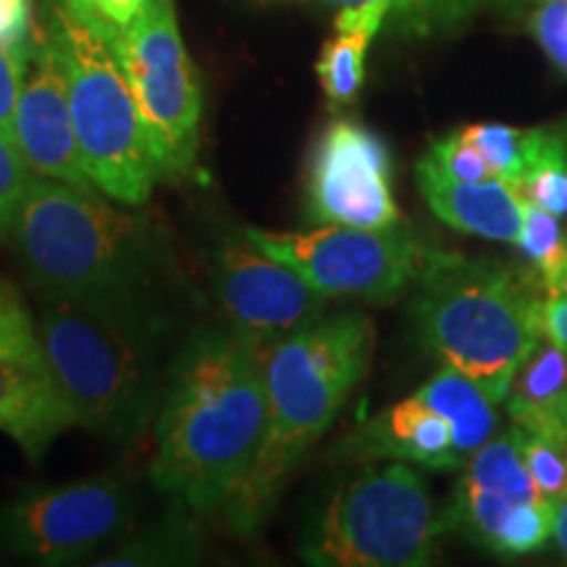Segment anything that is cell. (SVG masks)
Returning <instances> with one entry per match:
<instances>
[{"mask_svg": "<svg viewBox=\"0 0 567 567\" xmlns=\"http://www.w3.org/2000/svg\"><path fill=\"white\" fill-rule=\"evenodd\" d=\"M266 352L229 329L182 347L155 421L153 484L195 513L224 509L266 434Z\"/></svg>", "mask_w": 567, "mask_h": 567, "instance_id": "6da1fadb", "label": "cell"}, {"mask_svg": "<svg viewBox=\"0 0 567 567\" xmlns=\"http://www.w3.org/2000/svg\"><path fill=\"white\" fill-rule=\"evenodd\" d=\"M373 323L363 313L321 316L266 352V434L224 515L255 536L323 431L363 381L373 358Z\"/></svg>", "mask_w": 567, "mask_h": 567, "instance_id": "7a4b0ae2", "label": "cell"}, {"mask_svg": "<svg viewBox=\"0 0 567 567\" xmlns=\"http://www.w3.org/2000/svg\"><path fill=\"white\" fill-rule=\"evenodd\" d=\"M76 425L132 439L151 423L161 381V316L140 297L45 295L38 321Z\"/></svg>", "mask_w": 567, "mask_h": 567, "instance_id": "3957f363", "label": "cell"}, {"mask_svg": "<svg viewBox=\"0 0 567 567\" xmlns=\"http://www.w3.org/2000/svg\"><path fill=\"white\" fill-rule=\"evenodd\" d=\"M538 284L499 260L431 250L413 284L421 342L502 405L517 368L544 339Z\"/></svg>", "mask_w": 567, "mask_h": 567, "instance_id": "277c9868", "label": "cell"}, {"mask_svg": "<svg viewBox=\"0 0 567 567\" xmlns=\"http://www.w3.org/2000/svg\"><path fill=\"white\" fill-rule=\"evenodd\" d=\"M6 234L45 295L140 297L166 255L151 218L42 176L27 184Z\"/></svg>", "mask_w": 567, "mask_h": 567, "instance_id": "5b68a950", "label": "cell"}, {"mask_svg": "<svg viewBox=\"0 0 567 567\" xmlns=\"http://www.w3.org/2000/svg\"><path fill=\"white\" fill-rule=\"evenodd\" d=\"M48 32L66 76L71 118L92 184L97 193L130 208L147 203L158 176L137 101L116 53L63 3L51 9Z\"/></svg>", "mask_w": 567, "mask_h": 567, "instance_id": "8992f818", "label": "cell"}, {"mask_svg": "<svg viewBox=\"0 0 567 567\" xmlns=\"http://www.w3.org/2000/svg\"><path fill=\"white\" fill-rule=\"evenodd\" d=\"M442 534L425 478L394 460L337 486L305 534L302 559L318 567H417L431 563Z\"/></svg>", "mask_w": 567, "mask_h": 567, "instance_id": "52a82bcc", "label": "cell"}, {"mask_svg": "<svg viewBox=\"0 0 567 567\" xmlns=\"http://www.w3.org/2000/svg\"><path fill=\"white\" fill-rule=\"evenodd\" d=\"M105 42L130 80L155 176H187L200 147L203 95L176 24L174 0H151L130 30Z\"/></svg>", "mask_w": 567, "mask_h": 567, "instance_id": "ba28073f", "label": "cell"}, {"mask_svg": "<svg viewBox=\"0 0 567 567\" xmlns=\"http://www.w3.org/2000/svg\"><path fill=\"white\" fill-rule=\"evenodd\" d=\"M247 237L281 264L292 266L326 297L396 300L421 276L431 247L413 234L354 226H316L310 231H266L247 226Z\"/></svg>", "mask_w": 567, "mask_h": 567, "instance_id": "9c48e42d", "label": "cell"}, {"mask_svg": "<svg viewBox=\"0 0 567 567\" xmlns=\"http://www.w3.org/2000/svg\"><path fill=\"white\" fill-rule=\"evenodd\" d=\"M134 494L97 476L32 488L0 509V544L42 565L82 563L132 523Z\"/></svg>", "mask_w": 567, "mask_h": 567, "instance_id": "30bf717a", "label": "cell"}, {"mask_svg": "<svg viewBox=\"0 0 567 567\" xmlns=\"http://www.w3.org/2000/svg\"><path fill=\"white\" fill-rule=\"evenodd\" d=\"M213 281L226 329L260 352L326 316L329 297L292 266L260 250L245 229L221 239Z\"/></svg>", "mask_w": 567, "mask_h": 567, "instance_id": "8fae6325", "label": "cell"}, {"mask_svg": "<svg viewBox=\"0 0 567 567\" xmlns=\"http://www.w3.org/2000/svg\"><path fill=\"white\" fill-rule=\"evenodd\" d=\"M305 213L316 226H400L402 213L392 193V153L384 137L352 118H337L326 126L310 153Z\"/></svg>", "mask_w": 567, "mask_h": 567, "instance_id": "7c38bea8", "label": "cell"}, {"mask_svg": "<svg viewBox=\"0 0 567 567\" xmlns=\"http://www.w3.org/2000/svg\"><path fill=\"white\" fill-rule=\"evenodd\" d=\"M76 425L17 284L0 276V431L40 460Z\"/></svg>", "mask_w": 567, "mask_h": 567, "instance_id": "4fadbf2b", "label": "cell"}, {"mask_svg": "<svg viewBox=\"0 0 567 567\" xmlns=\"http://www.w3.org/2000/svg\"><path fill=\"white\" fill-rule=\"evenodd\" d=\"M13 140L34 176L97 195V187L84 168L71 118L66 76L48 30L32 40V59L19 97Z\"/></svg>", "mask_w": 567, "mask_h": 567, "instance_id": "5bb4252c", "label": "cell"}, {"mask_svg": "<svg viewBox=\"0 0 567 567\" xmlns=\"http://www.w3.org/2000/svg\"><path fill=\"white\" fill-rule=\"evenodd\" d=\"M337 460H408L436 471H457L463 460L457 457L452 429L444 415L431 410L417 396L396 402L371 421L344 436L334 450Z\"/></svg>", "mask_w": 567, "mask_h": 567, "instance_id": "9a60e30c", "label": "cell"}, {"mask_svg": "<svg viewBox=\"0 0 567 567\" xmlns=\"http://www.w3.org/2000/svg\"><path fill=\"white\" fill-rule=\"evenodd\" d=\"M415 179L439 221L473 237L517 245L526 200L509 182L496 176L484 182L455 179L425 155L417 161Z\"/></svg>", "mask_w": 567, "mask_h": 567, "instance_id": "2e32d148", "label": "cell"}, {"mask_svg": "<svg viewBox=\"0 0 567 567\" xmlns=\"http://www.w3.org/2000/svg\"><path fill=\"white\" fill-rule=\"evenodd\" d=\"M505 405L523 431L567 436V352L542 339L517 368Z\"/></svg>", "mask_w": 567, "mask_h": 567, "instance_id": "e0dca14e", "label": "cell"}, {"mask_svg": "<svg viewBox=\"0 0 567 567\" xmlns=\"http://www.w3.org/2000/svg\"><path fill=\"white\" fill-rule=\"evenodd\" d=\"M386 3H363L339 9L334 38L326 40L321 59L316 63L318 82L331 105H350L358 97L365 80V53L384 27L389 24Z\"/></svg>", "mask_w": 567, "mask_h": 567, "instance_id": "ac0fdd59", "label": "cell"}, {"mask_svg": "<svg viewBox=\"0 0 567 567\" xmlns=\"http://www.w3.org/2000/svg\"><path fill=\"white\" fill-rule=\"evenodd\" d=\"M415 396L425 402L431 410L446 417L452 429V442H455L457 457L463 465L484 446L488 439L496 436V402L481 389L471 375L444 365L442 371L431 375L425 384L417 389Z\"/></svg>", "mask_w": 567, "mask_h": 567, "instance_id": "d6986e66", "label": "cell"}, {"mask_svg": "<svg viewBox=\"0 0 567 567\" xmlns=\"http://www.w3.org/2000/svg\"><path fill=\"white\" fill-rule=\"evenodd\" d=\"M200 555V530L189 517L172 515L122 544L101 565H189Z\"/></svg>", "mask_w": 567, "mask_h": 567, "instance_id": "ffe728a7", "label": "cell"}, {"mask_svg": "<svg viewBox=\"0 0 567 567\" xmlns=\"http://www.w3.org/2000/svg\"><path fill=\"white\" fill-rule=\"evenodd\" d=\"M463 134L484 153L496 179H505L517 189V182L526 176L538 147L547 137V124L528 126V130L505 124H473L465 126Z\"/></svg>", "mask_w": 567, "mask_h": 567, "instance_id": "44dd1931", "label": "cell"}, {"mask_svg": "<svg viewBox=\"0 0 567 567\" xmlns=\"http://www.w3.org/2000/svg\"><path fill=\"white\" fill-rule=\"evenodd\" d=\"M517 193L523 200L567 218V122L547 124V137L526 176L517 182Z\"/></svg>", "mask_w": 567, "mask_h": 567, "instance_id": "7402d4cb", "label": "cell"}, {"mask_svg": "<svg viewBox=\"0 0 567 567\" xmlns=\"http://www.w3.org/2000/svg\"><path fill=\"white\" fill-rule=\"evenodd\" d=\"M517 245L526 252V258L536 266L538 281L544 292L551 287L567 264V231L559 224V216L544 210L542 205L528 203L523 205V224Z\"/></svg>", "mask_w": 567, "mask_h": 567, "instance_id": "603a6c76", "label": "cell"}, {"mask_svg": "<svg viewBox=\"0 0 567 567\" xmlns=\"http://www.w3.org/2000/svg\"><path fill=\"white\" fill-rule=\"evenodd\" d=\"M316 3L339 6V9L363 3H386L389 11H392L389 21L396 19L413 32H431L467 17L476 9L478 0H316Z\"/></svg>", "mask_w": 567, "mask_h": 567, "instance_id": "cb8c5ba5", "label": "cell"}, {"mask_svg": "<svg viewBox=\"0 0 567 567\" xmlns=\"http://www.w3.org/2000/svg\"><path fill=\"white\" fill-rule=\"evenodd\" d=\"M520 429V425H517ZM523 452L538 494L549 502H559L567 494V436L534 434L523 431Z\"/></svg>", "mask_w": 567, "mask_h": 567, "instance_id": "d4e9b609", "label": "cell"}, {"mask_svg": "<svg viewBox=\"0 0 567 567\" xmlns=\"http://www.w3.org/2000/svg\"><path fill=\"white\" fill-rule=\"evenodd\" d=\"M147 3L151 0H63L71 17L95 30L103 40H113L130 30L145 13Z\"/></svg>", "mask_w": 567, "mask_h": 567, "instance_id": "484cf974", "label": "cell"}, {"mask_svg": "<svg viewBox=\"0 0 567 567\" xmlns=\"http://www.w3.org/2000/svg\"><path fill=\"white\" fill-rule=\"evenodd\" d=\"M425 158H431L439 168H442V172L463 182H484L494 176L484 158V153H481L478 147L465 137L463 130L431 142Z\"/></svg>", "mask_w": 567, "mask_h": 567, "instance_id": "4316f807", "label": "cell"}, {"mask_svg": "<svg viewBox=\"0 0 567 567\" xmlns=\"http://www.w3.org/2000/svg\"><path fill=\"white\" fill-rule=\"evenodd\" d=\"M30 59L32 40L17 42V45H0V130L9 132L11 137Z\"/></svg>", "mask_w": 567, "mask_h": 567, "instance_id": "83f0119b", "label": "cell"}, {"mask_svg": "<svg viewBox=\"0 0 567 567\" xmlns=\"http://www.w3.org/2000/svg\"><path fill=\"white\" fill-rule=\"evenodd\" d=\"M32 176L34 174L27 166L17 140L0 130V234L9 231L13 213H17L21 195H24Z\"/></svg>", "mask_w": 567, "mask_h": 567, "instance_id": "f1b7e54d", "label": "cell"}, {"mask_svg": "<svg viewBox=\"0 0 567 567\" xmlns=\"http://www.w3.org/2000/svg\"><path fill=\"white\" fill-rule=\"evenodd\" d=\"M530 32L544 53L567 74V0H542L530 13Z\"/></svg>", "mask_w": 567, "mask_h": 567, "instance_id": "f546056e", "label": "cell"}, {"mask_svg": "<svg viewBox=\"0 0 567 567\" xmlns=\"http://www.w3.org/2000/svg\"><path fill=\"white\" fill-rule=\"evenodd\" d=\"M32 0H0V45H17L30 38Z\"/></svg>", "mask_w": 567, "mask_h": 567, "instance_id": "4dcf8cb0", "label": "cell"}, {"mask_svg": "<svg viewBox=\"0 0 567 567\" xmlns=\"http://www.w3.org/2000/svg\"><path fill=\"white\" fill-rule=\"evenodd\" d=\"M542 334L567 352V297L547 295L542 302Z\"/></svg>", "mask_w": 567, "mask_h": 567, "instance_id": "1f68e13d", "label": "cell"}, {"mask_svg": "<svg viewBox=\"0 0 567 567\" xmlns=\"http://www.w3.org/2000/svg\"><path fill=\"white\" fill-rule=\"evenodd\" d=\"M551 536H555L559 549L567 557V494L559 502H555V530H551Z\"/></svg>", "mask_w": 567, "mask_h": 567, "instance_id": "d6a6232c", "label": "cell"}, {"mask_svg": "<svg viewBox=\"0 0 567 567\" xmlns=\"http://www.w3.org/2000/svg\"><path fill=\"white\" fill-rule=\"evenodd\" d=\"M547 295H557V297H567V264L563 271H559V276L555 281H551V287L547 289Z\"/></svg>", "mask_w": 567, "mask_h": 567, "instance_id": "836d02e7", "label": "cell"}, {"mask_svg": "<svg viewBox=\"0 0 567 567\" xmlns=\"http://www.w3.org/2000/svg\"><path fill=\"white\" fill-rule=\"evenodd\" d=\"M499 6H505V9H515V6H536L542 3V0H496Z\"/></svg>", "mask_w": 567, "mask_h": 567, "instance_id": "e575fe53", "label": "cell"}]
</instances>
